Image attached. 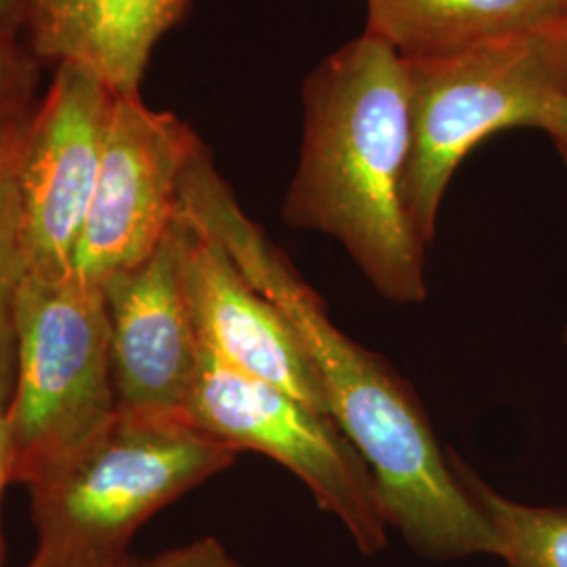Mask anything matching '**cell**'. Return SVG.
Listing matches in <instances>:
<instances>
[{
	"label": "cell",
	"mask_w": 567,
	"mask_h": 567,
	"mask_svg": "<svg viewBox=\"0 0 567 567\" xmlns=\"http://www.w3.org/2000/svg\"><path fill=\"white\" fill-rule=\"evenodd\" d=\"M34 65L20 51L13 37L0 32V124L34 112Z\"/></svg>",
	"instance_id": "cell-15"
},
{
	"label": "cell",
	"mask_w": 567,
	"mask_h": 567,
	"mask_svg": "<svg viewBox=\"0 0 567 567\" xmlns=\"http://www.w3.org/2000/svg\"><path fill=\"white\" fill-rule=\"evenodd\" d=\"M177 215L219 244L297 328L332 419L374 473L389 527L433 561L496 557L492 526L458 482L416 391L330 320L322 297L244 213L206 145L183 173Z\"/></svg>",
	"instance_id": "cell-1"
},
{
	"label": "cell",
	"mask_w": 567,
	"mask_h": 567,
	"mask_svg": "<svg viewBox=\"0 0 567 567\" xmlns=\"http://www.w3.org/2000/svg\"><path fill=\"white\" fill-rule=\"evenodd\" d=\"M185 419L116 408L81 446L28 484L30 567H126L143 524L238 458Z\"/></svg>",
	"instance_id": "cell-3"
},
{
	"label": "cell",
	"mask_w": 567,
	"mask_h": 567,
	"mask_svg": "<svg viewBox=\"0 0 567 567\" xmlns=\"http://www.w3.org/2000/svg\"><path fill=\"white\" fill-rule=\"evenodd\" d=\"M25 567H30V566H25Z\"/></svg>",
	"instance_id": "cell-22"
},
{
	"label": "cell",
	"mask_w": 567,
	"mask_h": 567,
	"mask_svg": "<svg viewBox=\"0 0 567 567\" xmlns=\"http://www.w3.org/2000/svg\"><path fill=\"white\" fill-rule=\"evenodd\" d=\"M557 23H559V30H561V34H564V39H566L567 42V7L566 11H564V16L557 20Z\"/></svg>",
	"instance_id": "cell-20"
},
{
	"label": "cell",
	"mask_w": 567,
	"mask_h": 567,
	"mask_svg": "<svg viewBox=\"0 0 567 567\" xmlns=\"http://www.w3.org/2000/svg\"><path fill=\"white\" fill-rule=\"evenodd\" d=\"M189 0H25L23 23L42 60L91 72L116 95L140 93L150 58Z\"/></svg>",
	"instance_id": "cell-11"
},
{
	"label": "cell",
	"mask_w": 567,
	"mask_h": 567,
	"mask_svg": "<svg viewBox=\"0 0 567 567\" xmlns=\"http://www.w3.org/2000/svg\"><path fill=\"white\" fill-rule=\"evenodd\" d=\"M200 145L175 114L147 107L140 93H114L100 175L74 252L76 276L103 284L156 252L177 217L185 166Z\"/></svg>",
	"instance_id": "cell-7"
},
{
	"label": "cell",
	"mask_w": 567,
	"mask_h": 567,
	"mask_svg": "<svg viewBox=\"0 0 567 567\" xmlns=\"http://www.w3.org/2000/svg\"><path fill=\"white\" fill-rule=\"evenodd\" d=\"M301 103L284 224L337 240L389 301L425 303L426 244L404 204L412 150L404 60L364 30L307 74Z\"/></svg>",
	"instance_id": "cell-2"
},
{
	"label": "cell",
	"mask_w": 567,
	"mask_h": 567,
	"mask_svg": "<svg viewBox=\"0 0 567 567\" xmlns=\"http://www.w3.org/2000/svg\"><path fill=\"white\" fill-rule=\"evenodd\" d=\"M404 68L412 112L404 204L419 238L431 244L447 185L471 150L507 128H540L550 105L567 95V42L555 21L404 60Z\"/></svg>",
	"instance_id": "cell-4"
},
{
	"label": "cell",
	"mask_w": 567,
	"mask_h": 567,
	"mask_svg": "<svg viewBox=\"0 0 567 567\" xmlns=\"http://www.w3.org/2000/svg\"><path fill=\"white\" fill-rule=\"evenodd\" d=\"M450 465L496 536V557L507 567H567V507L517 503L487 484L452 450Z\"/></svg>",
	"instance_id": "cell-13"
},
{
	"label": "cell",
	"mask_w": 567,
	"mask_h": 567,
	"mask_svg": "<svg viewBox=\"0 0 567 567\" xmlns=\"http://www.w3.org/2000/svg\"><path fill=\"white\" fill-rule=\"evenodd\" d=\"M131 567H246L213 536L196 538L182 547L168 548L158 555L133 559Z\"/></svg>",
	"instance_id": "cell-16"
},
{
	"label": "cell",
	"mask_w": 567,
	"mask_h": 567,
	"mask_svg": "<svg viewBox=\"0 0 567 567\" xmlns=\"http://www.w3.org/2000/svg\"><path fill=\"white\" fill-rule=\"evenodd\" d=\"M133 559H135V557H133ZM131 566H133V561H131V564H128V566H126V567H131Z\"/></svg>",
	"instance_id": "cell-21"
},
{
	"label": "cell",
	"mask_w": 567,
	"mask_h": 567,
	"mask_svg": "<svg viewBox=\"0 0 567 567\" xmlns=\"http://www.w3.org/2000/svg\"><path fill=\"white\" fill-rule=\"evenodd\" d=\"M13 484L11 477V446H9V426H7V404L0 402V567H4L7 543L2 532V496L4 487Z\"/></svg>",
	"instance_id": "cell-17"
},
{
	"label": "cell",
	"mask_w": 567,
	"mask_h": 567,
	"mask_svg": "<svg viewBox=\"0 0 567 567\" xmlns=\"http://www.w3.org/2000/svg\"><path fill=\"white\" fill-rule=\"evenodd\" d=\"M25 0H0V32L13 37L23 23Z\"/></svg>",
	"instance_id": "cell-19"
},
{
	"label": "cell",
	"mask_w": 567,
	"mask_h": 567,
	"mask_svg": "<svg viewBox=\"0 0 567 567\" xmlns=\"http://www.w3.org/2000/svg\"><path fill=\"white\" fill-rule=\"evenodd\" d=\"M365 32L404 60L433 58L559 20L567 0H364Z\"/></svg>",
	"instance_id": "cell-12"
},
{
	"label": "cell",
	"mask_w": 567,
	"mask_h": 567,
	"mask_svg": "<svg viewBox=\"0 0 567 567\" xmlns=\"http://www.w3.org/2000/svg\"><path fill=\"white\" fill-rule=\"evenodd\" d=\"M102 286L116 408L185 419L203 344L183 292L173 229L150 259Z\"/></svg>",
	"instance_id": "cell-10"
},
{
	"label": "cell",
	"mask_w": 567,
	"mask_h": 567,
	"mask_svg": "<svg viewBox=\"0 0 567 567\" xmlns=\"http://www.w3.org/2000/svg\"><path fill=\"white\" fill-rule=\"evenodd\" d=\"M540 131H545L550 142L555 143L567 171V95L550 105Z\"/></svg>",
	"instance_id": "cell-18"
},
{
	"label": "cell",
	"mask_w": 567,
	"mask_h": 567,
	"mask_svg": "<svg viewBox=\"0 0 567 567\" xmlns=\"http://www.w3.org/2000/svg\"><path fill=\"white\" fill-rule=\"evenodd\" d=\"M183 416L238 452L255 450L295 473L364 555L386 547L374 473L330 414L246 377L203 347Z\"/></svg>",
	"instance_id": "cell-6"
},
{
	"label": "cell",
	"mask_w": 567,
	"mask_h": 567,
	"mask_svg": "<svg viewBox=\"0 0 567 567\" xmlns=\"http://www.w3.org/2000/svg\"><path fill=\"white\" fill-rule=\"evenodd\" d=\"M32 114L0 124V402L7 405L16 383L13 303L25 274L21 175Z\"/></svg>",
	"instance_id": "cell-14"
},
{
	"label": "cell",
	"mask_w": 567,
	"mask_h": 567,
	"mask_svg": "<svg viewBox=\"0 0 567 567\" xmlns=\"http://www.w3.org/2000/svg\"><path fill=\"white\" fill-rule=\"evenodd\" d=\"M171 229L183 292L204 349L246 377L330 414L322 379L282 309L248 282L200 229L179 215Z\"/></svg>",
	"instance_id": "cell-9"
},
{
	"label": "cell",
	"mask_w": 567,
	"mask_h": 567,
	"mask_svg": "<svg viewBox=\"0 0 567 567\" xmlns=\"http://www.w3.org/2000/svg\"><path fill=\"white\" fill-rule=\"evenodd\" d=\"M114 93L97 76L61 63L32 114L23 154L25 274L72 271L102 164Z\"/></svg>",
	"instance_id": "cell-8"
},
{
	"label": "cell",
	"mask_w": 567,
	"mask_h": 567,
	"mask_svg": "<svg viewBox=\"0 0 567 567\" xmlns=\"http://www.w3.org/2000/svg\"><path fill=\"white\" fill-rule=\"evenodd\" d=\"M16 383L7 405L13 484L34 482L116 410L102 284L23 276L13 303Z\"/></svg>",
	"instance_id": "cell-5"
}]
</instances>
